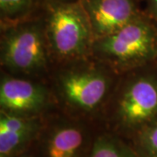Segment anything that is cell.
Masks as SVG:
<instances>
[{
    "label": "cell",
    "instance_id": "6da1fadb",
    "mask_svg": "<svg viewBox=\"0 0 157 157\" xmlns=\"http://www.w3.org/2000/svg\"><path fill=\"white\" fill-rule=\"evenodd\" d=\"M92 51L102 61L120 69L155 61L157 59V25L140 14L116 32L94 40Z\"/></svg>",
    "mask_w": 157,
    "mask_h": 157
},
{
    "label": "cell",
    "instance_id": "7a4b0ae2",
    "mask_svg": "<svg viewBox=\"0 0 157 157\" xmlns=\"http://www.w3.org/2000/svg\"><path fill=\"white\" fill-rule=\"evenodd\" d=\"M45 31L48 48L59 59H74L92 51L94 39L79 0L51 5Z\"/></svg>",
    "mask_w": 157,
    "mask_h": 157
},
{
    "label": "cell",
    "instance_id": "3957f363",
    "mask_svg": "<svg viewBox=\"0 0 157 157\" xmlns=\"http://www.w3.org/2000/svg\"><path fill=\"white\" fill-rule=\"evenodd\" d=\"M47 49L45 31L39 24H14L2 37L1 63L16 73H35L45 67Z\"/></svg>",
    "mask_w": 157,
    "mask_h": 157
},
{
    "label": "cell",
    "instance_id": "277c9868",
    "mask_svg": "<svg viewBox=\"0 0 157 157\" xmlns=\"http://www.w3.org/2000/svg\"><path fill=\"white\" fill-rule=\"evenodd\" d=\"M110 87V78L103 70L82 67L67 70L59 78L62 98L73 108L89 112L105 100Z\"/></svg>",
    "mask_w": 157,
    "mask_h": 157
},
{
    "label": "cell",
    "instance_id": "5b68a950",
    "mask_svg": "<svg viewBox=\"0 0 157 157\" xmlns=\"http://www.w3.org/2000/svg\"><path fill=\"white\" fill-rule=\"evenodd\" d=\"M117 114L129 128H144L157 120V74L139 75L124 87L118 99Z\"/></svg>",
    "mask_w": 157,
    "mask_h": 157
},
{
    "label": "cell",
    "instance_id": "8992f818",
    "mask_svg": "<svg viewBox=\"0 0 157 157\" xmlns=\"http://www.w3.org/2000/svg\"><path fill=\"white\" fill-rule=\"evenodd\" d=\"M94 40L116 32L140 16L136 0H79Z\"/></svg>",
    "mask_w": 157,
    "mask_h": 157
},
{
    "label": "cell",
    "instance_id": "52a82bcc",
    "mask_svg": "<svg viewBox=\"0 0 157 157\" xmlns=\"http://www.w3.org/2000/svg\"><path fill=\"white\" fill-rule=\"evenodd\" d=\"M47 101V91L41 85L13 77H4L1 80L0 106L3 111L28 114L41 110Z\"/></svg>",
    "mask_w": 157,
    "mask_h": 157
},
{
    "label": "cell",
    "instance_id": "ba28073f",
    "mask_svg": "<svg viewBox=\"0 0 157 157\" xmlns=\"http://www.w3.org/2000/svg\"><path fill=\"white\" fill-rule=\"evenodd\" d=\"M38 119L27 114L1 111L0 157H13L39 130Z\"/></svg>",
    "mask_w": 157,
    "mask_h": 157
},
{
    "label": "cell",
    "instance_id": "9c48e42d",
    "mask_svg": "<svg viewBox=\"0 0 157 157\" xmlns=\"http://www.w3.org/2000/svg\"><path fill=\"white\" fill-rule=\"evenodd\" d=\"M84 144V132L79 126L70 122L59 123L45 136L44 157H79Z\"/></svg>",
    "mask_w": 157,
    "mask_h": 157
},
{
    "label": "cell",
    "instance_id": "30bf717a",
    "mask_svg": "<svg viewBox=\"0 0 157 157\" xmlns=\"http://www.w3.org/2000/svg\"><path fill=\"white\" fill-rule=\"evenodd\" d=\"M88 157L139 156L120 140L110 135H101L94 140Z\"/></svg>",
    "mask_w": 157,
    "mask_h": 157
},
{
    "label": "cell",
    "instance_id": "8fae6325",
    "mask_svg": "<svg viewBox=\"0 0 157 157\" xmlns=\"http://www.w3.org/2000/svg\"><path fill=\"white\" fill-rule=\"evenodd\" d=\"M33 0H0V12L4 21L15 22L25 17L32 10Z\"/></svg>",
    "mask_w": 157,
    "mask_h": 157
},
{
    "label": "cell",
    "instance_id": "7c38bea8",
    "mask_svg": "<svg viewBox=\"0 0 157 157\" xmlns=\"http://www.w3.org/2000/svg\"><path fill=\"white\" fill-rule=\"evenodd\" d=\"M139 147L141 157H157V120L142 128Z\"/></svg>",
    "mask_w": 157,
    "mask_h": 157
},
{
    "label": "cell",
    "instance_id": "4fadbf2b",
    "mask_svg": "<svg viewBox=\"0 0 157 157\" xmlns=\"http://www.w3.org/2000/svg\"><path fill=\"white\" fill-rule=\"evenodd\" d=\"M152 19L157 25V0H147Z\"/></svg>",
    "mask_w": 157,
    "mask_h": 157
},
{
    "label": "cell",
    "instance_id": "5bb4252c",
    "mask_svg": "<svg viewBox=\"0 0 157 157\" xmlns=\"http://www.w3.org/2000/svg\"><path fill=\"white\" fill-rule=\"evenodd\" d=\"M22 157H30V156H22Z\"/></svg>",
    "mask_w": 157,
    "mask_h": 157
}]
</instances>
